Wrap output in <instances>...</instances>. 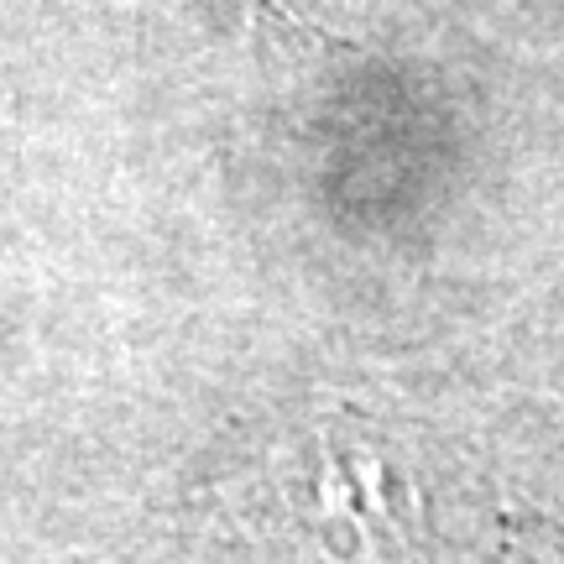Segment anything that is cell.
<instances>
[{
	"mask_svg": "<svg viewBox=\"0 0 564 564\" xmlns=\"http://www.w3.org/2000/svg\"><path fill=\"white\" fill-rule=\"evenodd\" d=\"M403 0H303V11L329 21H371V17H392Z\"/></svg>",
	"mask_w": 564,
	"mask_h": 564,
	"instance_id": "cell-1",
	"label": "cell"
}]
</instances>
